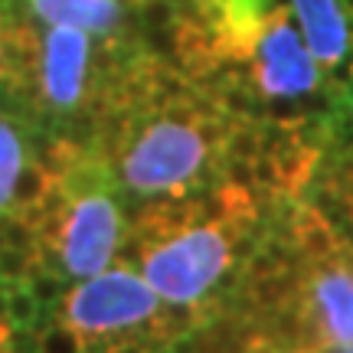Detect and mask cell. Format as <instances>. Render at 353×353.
Returning a JSON list of instances; mask_svg holds the SVG:
<instances>
[{
  "mask_svg": "<svg viewBox=\"0 0 353 353\" xmlns=\"http://www.w3.org/2000/svg\"><path fill=\"white\" fill-rule=\"evenodd\" d=\"M255 223V200L245 187L226 183L206 200L176 196L148 206L134 219V255L141 278L174 307H196L226 278L236 245Z\"/></svg>",
  "mask_w": 353,
  "mask_h": 353,
  "instance_id": "6da1fadb",
  "label": "cell"
},
{
  "mask_svg": "<svg viewBox=\"0 0 353 353\" xmlns=\"http://www.w3.org/2000/svg\"><path fill=\"white\" fill-rule=\"evenodd\" d=\"M239 114L223 112L216 95L196 92L167 101L161 108L125 112L114 134L118 174L141 196H183L223 157V141Z\"/></svg>",
  "mask_w": 353,
  "mask_h": 353,
  "instance_id": "7a4b0ae2",
  "label": "cell"
},
{
  "mask_svg": "<svg viewBox=\"0 0 353 353\" xmlns=\"http://www.w3.org/2000/svg\"><path fill=\"white\" fill-rule=\"evenodd\" d=\"M63 324L79 334L85 353L101 341H114L125 350L128 341H141L144 330H164V307L134 268L118 265L82 278V285L65 294Z\"/></svg>",
  "mask_w": 353,
  "mask_h": 353,
  "instance_id": "3957f363",
  "label": "cell"
},
{
  "mask_svg": "<svg viewBox=\"0 0 353 353\" xmlns=\"http://www.w3.org/2000/svg\"><path fill=\"white\" fill-rule=\"evenodd\" d=\"M304 278L294 285L298 301V350H347L353 347V245L304 259Z\"/></svg>",
  "mask_w": 353,
  "mask_h": 353,
  "instance_id": "277c9868",
  "label": "cell"
},
{
  "mask_svg": "<svg viewBox=\"0 0 353 353\" xmlns=\"http://www.w3.org/2000/svg\"><path fill=\"white\" fill-rule=\"evenodd\" d=\"M249 63L255 88L265 99H301L321 85V69L304 46L288 7H272Z\"/></svg>",
  "mask_w": 353,
  "mask_h": 353,
  "instance_id": "5b68a950",
  "label": "cell"
},
{
  "mask_svg": "<svg viewBox=\"0 0 353 353\" xmlns=\"http://www.w3.org/2000/svg\"><path fill=\"white\" fill-rule=\"evenodd\" d=\"M88 65H92V39L82 30L56 26L39 37V95L52 112L69 114L88 99Z\"/></svg>",
  "mask_w": 353,
  "mask_h": 353,
  "instance_id": "8992f818",
  "label": "cell"
},
{
  "mask_svg": "<svg viewBox=\"0 0 353 353\" xmlns=\"http://www.w3.org/2000/svg\"><path fill=\"white\" fill-rule=\"evenodd\" d=\"M298 30L307 52L321 65H337L350 46V26L341 10V0H291Z\"/></svg>",
  "mask_w": 353,
  "mask_h": 353,
  "instance_id": "52a82bcc",
  "label": "cell"
},
{
  "mask_svg": "<svg viewBox=\"0 0 353 353\" xmlns=\"http://www.w3.org/2000/svg\"><path fill=\"white\" fill-rule=\"evenodd\" d=\"M30 10L37 20L50 26H72L82 33L118 37L125 10L118 0H30Z\"/></svg>",
  "mask_w": 353,
  "mask_h": 353,
  "instance_id": "ba28073f",
  "label": "cell"
},
{
  "mask_svg": "<svg viewBox=\"0 0 353 353\" xmlns=\"http://www.w3.org/2000/svg\"><path fill=\"white\" fill-rule=\"evenodd\" d=\"M26 164L23 131L10 114H0V216H10L13 187Z\"/></svg>",
  "mask_w": 353,
  "mask_h": 353,
  "instance_id": "9c48e42d",
  "label": "cell"
},
{
  "mask_svg": "<svg viewBox=\"0 0 353 353\" xmlns=\"http://www.w3.org/2000/svg\"><path fill=\"white\" fill-rule=\"evenodd\" d=\"M39 353H85L82 341H79V334L72 327H65L63 321L59 324H50V327H43L37 341Z\"/></svg>",
  "mask_w": 353,
  "mask_h": 353,
  "instance_id": "30bf717a",
  "label": "cell"
},
{
  "mask_svg": "<svg viewBox=\"0 0 353 353\" xmlns=\"http://www.w3.org/2000/svg\"><path fill=\"white\" fill-rule=\"evenodd\" d=\"M252 353H304V350H298V347H272L268 343V347H255Z\"/></svg>",
  "mask_w": 353,
  "mask_h": 353,
  "instance_id": "8fae6325",
  "label": "cell"
},
{
  "mask_svg": "<svg viewBox=\"0 0 353 353\" xmlns=\"http://www.w3.org/2000/svg\"><path fill=\"white\" fill-rule=\"evenodd\" d=\"M167 3H174L176 10H180V7H190V3H196V0H167Z\"/></svg>",
  "mask_w": 353,
  "mask_h": 353,
  "instance_id": "7c38bea8",
  "label": "cell"
},
{
  "mask_svg": "<svg viewBox=\"0 0 353 353\" xmlns=\"http://www.w3.org/2000/svg\"><path fill=\"white\" fill-rule=\"evenodd\" d=\"M314 353H353V347H347V350H314Z\"/></svg>",
  "mask_w": 353,
  "mask_h": 353,
  "instance_id": "4fadbf2b",
  "label": "cell"
},
{
  "mask_svg": "<svg viewBox=\"0 0 353 353\" xmlns=\"http://www.w3.org/2000/svg\"><path fill=\"white\" fill-rule=\"evenodd\" d=\"M131 3H138V7H144V3H151V0H131Z\"/></svg>",
  "mask_w": 353,
  "mask_h": 353,
  "instance_id": "5bb4252c",
  "label": "cell"
},
{
  "mask_svg": "<svg viewBox=\"0 0 353 353\" xmlns=\"http://www.w3.org/2000/svg\"><path fill=\"white\" fill-rule=\"evenodd\" d=\"M196 3H203V0H196Z\"/></svg>",
  "mask_w": 353,
  "mask_h": 353,
  "instance_id": "9a60e30c",
  "label": "cell"
},
{
  "mask_svg": "<svg viewBox=\"0 0 353 353\" xmlns=\"http://www.w3.org/2000/svg\"><path fill=\"white\" fill-rule=\"evenodd\" d=\"M0 353H3V350H0Z\"/></svg>",
  "mask_w": 353,
  "mask_h": 353,
  "instance_id": "2e32d148",
  "label": "cell"
}]
</instances>
